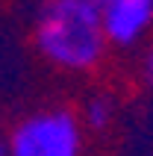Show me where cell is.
<instances>
[{
  "label": "cell",
  "instance_id": "1",
  "mask_svg": "<svg viewBox=\"0 0 153 156\" xmlns=\"http://www.w3.org/2000/svg\"><path fill=\"white\" fill-rule=\"evenodd\" d=\"M35 44L65 71H88L106 53L100 0H47L35 24Z\"/></svg>",
  "mask_w": 153,
  "mask_h": 156
},
{
  "label": "cell",
  "instance_id": "2",
  "mask_svg": "<svg viewBox=\"0 0 153 156\" xmlns=\"http://www.w3.org/2000/svg\"><path fill=\"white\" fill-rule=\"evenodd\" d=\"M9 156H80L83 136L68 109L35 112L9 136Z\"/></svg>",
  "mask_w": 153,
  "mask_h": 156
},
{
  "label": "cell",
  "instance_id": "3",
  "mask_svg": "<svg viewBox=\"0 0 153 156\" xmlns=\"http://www.w3.org/2000/svg\"><path fill=\"white\" fill-rule=\"evenodd\" d=\"M106 41L130 47L153 24V0H100Z\"/></svg>",
  "mask_w": 153,
  "mask_h": 156
},
{
  "label": "cell",
  "instance_id": "4",
  "mask_svg": "<svg viewBox=\"0 0 153 156\" xmlns=\"http://www.w3.org/2000/svg\"><path fill=\"white\" fill-rule=\"evenodd\" d=\"M85 127H91V130H103V127H109L112 121V100L109 97H91L88 103H85Z\"/></svg>",
  "mask_w": 153,
  "mask_h": 156
},
{
  "label": "cell",
  "instance_id": "5",
  "mask_svg": "<svg viewBox=\"0 0 153 156\" xmlns=\"http://www.w3.org/2000/svg\"><path fill=\"white\" fill-rule=\"evenodd\" d=\"M141 74H144V80L153 86V44L147 47V53H144V62H141Z\"/></svg>",
  "mask_w": 153,
  "mask_h": 156
},
{
  "label": "cell",
  "instance_id": "6",
  "mask_svg": "<svg viewBox=\"0 0 153 156\" xmlns=\"http://www.w3.org/2000/svg\"><path fill=\"white\" fill-rule=\"evenodd\" d=\"M0 156H9V144L3 139H0Z\"/></svg>",
  "mask_w": 153,
  "mask_h": 156
}]
</instances>
